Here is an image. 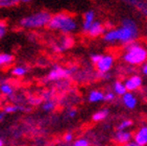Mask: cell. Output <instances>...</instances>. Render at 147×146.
I'll return each mask as SVG.
<instances>
[{"instance_id":"obj_7","label":"cell","mask_w":147,"mask_h":146,"mask_svg":"<svg viewBox=\"0 0 147 146\" xmlns=\"http://www.w3.org/2000/svg\"><path fill=\"white\" fill-rule=\"evenodd\" d=\"M74 45V39L69 34H64L61 38L59 43H53L51 45L52 50L55 52H63L65 50H68L71 47H73Z\"/></svg>"},{"instance_id":"obj_14","label":"cell","mask_w":147,"mask_h":146,"mask_svg":"<svg viewBox=\"0 0 147 146\" xmlns=\"http://www.w3.org/2000/svg\"><path fill=\"white\" fill-rule=\"evenodd\" d=\"M27 72H28V69L22 65L14 66L11 70V74L13 76H16V77H24L27 74Z\"/></svg>"},{"instance_id":"obj_38","label":"cell","mask_w":147,"mask_h":146,"mask_svg":"<svg viewBox=\"0 0 147 146\" xmlns=\"http://www.w3.org/2000/svg\"><path fill=\"white\" fill-rule=\"evenodd\" d=\"M119 146H122V145H119Z\"/></svg>"},{"instance_id":"obj_27","label":"cell","mask_w":147,"mask_h":146,"mask_svg":"<svg viewBox=\"0 0 147 146\" xmlns=\"http://www.w3.org/2000/svg\"><path fill=\"white\" fill-rule=\"evenodd\" d=\"M120 1H122L123 3L127 4V5H130L133 6V7H135V9H137L142 0H120Z\"/></svg>"},{"instance_id":"obj_21","label":"cell","mask_w":147,"mask_h":146,"mask_svg":"<svg viewBox=\"0 0 147 146\" xmlns=\"http://www.w3.org/2000/svg\"><path fill=\"white\" fill-rule=\"evenodd\" d=\"M57 107V102L54 100H47V101H44L42 104V109L43 111H45V112H52L54 111Z\"/></svg>"},{"instance_id":"obj_24","label":"cell","mask_w":147,"mask_h":146,"mask_svg":"<svg viewBox=\"0 0 147 146\" xmlns=\"http://www.w3.org/2000/svg\"><path fill=\"white\" fill-rule=\"evenodd\" d=\"M7 32V24L5 21L0 20V40L3 39Z\"/></svg>"},{"instance_id":"obj_4","label":"cell","mask_w":147,"mask_h":146,"mask_svg":"<svg viewBox=\"0 0 147 146\" xmlns=\"http://www.w3.org/2000/svg\"><path fill=\"white\" fill-rule=\"evenodd\" d=\"M146 48L136 42H133L125 46V52L123 54V61L128 65L140 66L146 63Z\"/></svg>"},{"instance_id":"obj_32","label":"cell","mask_w":147,"mask_h":146,"mask_svg":"<svg viewBox=\"0 0 147 146\" xmlns=\"http://www.w3.org/2000/svg\"><path fill=\"white\" fill-rule=\"evenodd\" d=\"M138 132H140V134H141V135L143 136V137H144L145 139H146V140H147V126H143V127H141V128L139 129Z\"/></svg>"},{"instance_id":"obj_29","label":"cell","mask_w":147,"mask_h":146,"mask_svg":"<svg viewBox=\"0 0 147 146\" xmlns=\"http://www.w3.org/2000/svg\"><path fill=\"white\" fill-rule=\"evenodd\" d=\"M102 57V54H98V53H95V54H92V55L90 56V59L91 62H92V64L93 65H96L97 63L101 59Z\"/></svg>"},{"instance_id":"obj_30","label":"cell","mask_w":147,"mask_h":146,"mask_svg":"<svg viewBox=\"0 0 147 146\" xmlns=\"http://www.w3.org/2000/svg\"><path fill=\"white\" fill-rule=\"evenodd\" d=\"M77 114V111L76 109H69L67 111V116H68L69 118H74Z\"/></svg>"},{"instance_id":"obj_6","label":"cell","mask_w":147,"mask_h":146,"mask_svg":"<svg viewBox=\"0 0 147 146\" xmlns=\"http://www.w3.org/2000/svg\"><path fill=\"white\" fill-rule=\"evenodd\" d=\"M114 66V56L112 54H102L101 59L95 65L97 73L99 75L105 76L108 74L109 71L113 68Z\"/></svg>"},{"instance_id":"obj_9","label":"cell","mask_w":147,"mask_h":146,"mask_svg":"<svg viewBox=\"0 0 147 146\" xmlns=\"http://www.w3.org/2000/svg\"><path fill=\"white\" fill-rule=\"evenodd\" d=\"M95 17H96V14H95V11H92V9H89L84 14V20H82V31L85 32V34H88L89 29L91 28L92 24H93L96 20H95Z\"/></svg>"},{"instance_id":"obj_37","label":"cell","mask_w":147,"mask_h":146,"mask_svg":"<svg viewBox=\"0 0 147 146\" xmlns=\"http://www.w3.org/2000/svg\"><path fill=\"white\" fill-rule=\"evenodd\" d=\"M0 146H4V142H3V140L0 138Z\"/></svg>"},{"instance_id":"obj_19","label":"cell","mask_w":147,"mask_h":146,"mask_svg":"<svg viewBox=\"0 0 147 146\" xmlns=\"http://www.w3.org/2000/svg\"><path fill=\"white\" fill-rule=\"evenodd\" d=\"M19 111H26V109L24 107L18 105V104H7L3 109V112L5 114H13V113L19 112Z\"/></svg>"},{"instance_id":"obj_31","label":"cell","mask_w":147,"mask_h":146,"mask_svg":"<svg viewBox=\"0 0 147 146\" xmlns=\"http://www.w3.org/2000/svg\"><path fill=\"white\" fill-rule=\"evenodd\" d=\"M72 140H73V135H72L71 132H67V134L64 136V141H65V142H67V143L71 142Z\"/></svg>"},{"instance_id":"obj_10","label":"cell","mask_w":147,"mask_h":146,"mask_svg":"<svg viewBox=\"0 0 147 146\" xmlns=\"http://www.w3.org/2000/svg\"><path fill=\"white\" fill-rule=\"evenodd\" d=\"M105 31H107L105 26L103 25L100 21H95V22L92 24V26H91V28L89 29L87 34H88L90 38H98V36H102V34H105Z\"/></svg>"},{"instance_id":"obj_34","label":"cell","mask_w":147,"mask_h":146,"mask_svg":"<svg viewBox=\"0 0 147 146\" xmlns=\"http://www.w3.org/2000/svg\"><path fill=\"white\" fill-rule=\"evenodd\" d=\"M124 146H141V145H139V144L136 143V142H128V143Z\"/></svg>"},{"instance_id":"obj_20","label":"cell","mask_w":147,"mask_h":146,"mask_svg":"<svg viewBox=\"0 0 147 146\" xmlns=\"http://www.w3.org/2000/svg\"><path fill=\"white\" fill-rule=\"evenodd\" d=\"M19 3V0H0V9H11Z\"/></svg>"},{"instance_id":"obj_8","label":"cell","mask_w":147,"mask_h":146,"mask_svg":"<svg viewBox=\"0 0 147 146\" xmlns=\"http://www.w3.org/2000/svg\"><path fill=\"white\" fill-rule=\"evenodd\" d=\"M124 84L126 87L127 92H133V91L138 90V89H140L142 87L143 79H142V77L140 75H133L125 80Z\"/></svg>"},{"instance_id":"obj_25","label":"cell","mask_w":147,"mask_h":146,"mask_svg":"<svg viewBox=\"0 0 147 146\" xmlns=\"http://www.w3.org/2000/svg\"><path fill=\"white\" fill-rule=\"evenodd\" d=\"M27 101H28V103L31 104V105H40V104L42 103L43 99L41 98V96H40V97H37V96H30V97H28Z\"/></svg>"},{"instance_id":"obj_16","label":"cell","mask_w":147,"mask_h":146,"mask_svg":"<svg viewBox=\"0 0 147 146\" xmlns=\"http://www.w3.org/2000/svg\"><path fill=\"white\" fill-rule=\"evenodd\" d=\"M15 61V57L11 53H3L0 52V67L11 66Z\"/></svg>"},{"instance_id":"obj_5","label":"cell","mask_w":147,"mask_h":146,"mask_svg":"<svg viewBox=\"0 0 147 146\" xmlns=\"http://www.w3.org/2000/svg\"><path fill=\"white\" fill-rule=\"evenodd\" d=\"M77 69L75 67L72 68H64L59 65H54L51 68L49 73L44 77V82H61V80H65L69 79L70 76H72L74 73L76 72Z\"/></svg>"},{"instance_id":"obj_13","label":"cell","mask_w":147,"mask_h":146,"mask_svg":"<svg viewBox=\"0 0 147 146\" xmlns=\"http://www.w3.org/2000/svg\"><path fill=\"white\" fill-rule=\"evenodd\" d=\"M88 100L90 101V102H92V103L105 101V93L100 90H92L89 93Z\"/></svg>"},{"instance_id":"obj_23","label":"cell","mask_w":147,"mask_h":146,"mask_svg":"<svg viewBox=\"0 0 147 146\" xmlns=\"http://www.w3.org/2000/svg\"><path fill=\"white\" fill-rule=\"evenodd\" d=\"M134 140H135L136 143H138L139 145H141V146H144L147 144V140L139 132L134 134Z\"/></svg>"},{"instance_id":"obj_15","label":"cell","mask_w":147,"mask_h":146,"mask_svg":"<svg viewBox=\"0 0 147 146\" xmlns=\"http://www.w3.org/2000/svg\"><path fill=\"white\" fill-rule=\"evenodd\" d=\"M14 87L11 86L9 82H2L0 84V93L4 96H7V97H11L14 95Z\"/></svg>"},{"instance_id":"obj_2","label":"cell","mask_w":147,"mask_h":146,"mask_svg":"<svg viewBox=\"0 0 147 146\" xmlns=\"http://www.w3.org/2000/svg\"><path fill=\"white\" fill-rule=\"evenodd\" d=\"M48 28L51 30L61 31L63 34H70L78 28L76 18L68 13H57L52 15Z\"/></svg>"},{"instance_id":"obj_35","label":"cell","mask_w":147,"mask_h":146,"mask_svg":"<svg viewBox=\"0 0 147 146\" xmlns=\"http://www.w3.org/2000/svg\"><path fill=\"white\" fill-rule=\"evenodd\" d=\"M4 116H5V113L4 112H0V121H2L4 119Z\"/></svg>"},{"instance_id":"obj_11","label":"cell","mask_w":147,"mask_h":146,"mask_svg":"<svg viewBox=\"0 0 147 146\" xmlns=\"http://www.w3.org/2000/svg\"><path fill=\"white\" fill-rule=\"evenodd\" d=\"M134 137V135L129 132H124V130H121V132H116V134L114 135L113 141L118 145L124 146L130 141V139Z\"/></svg>"},{"instance_id":"obj_3","label":"cell","mask_w":147,"mask_h":146,"mask_svg":"<svg viewBox=\"0 0 147 146\" xmlns=\"http://www.w3.org/2000/svg\"><path fill=\"white\" fill-rule=\"evenodd\" d=\"M52 15L47 11H40L20 19L19 26L24 29H39L48 27Z\"/></svg>"},{"instance_id":"obj_18","label":"cell","mask_w":147,"mask_h":146,"mask_svg":"<svg viewBox=\"0 0 147 146\" xmlns=\"http://www.w3.org/2000/svg\"><path fill=\"white\" fill-rule=\"evenodd\" d=\"M113 92L118 96H123L125 93L127 92L126 87H125L124 82H120V80H116L113 84Z\"/></svg>"},{"instance_id":"obj_26","label":"cell","mask_w":147,"mask_h":146,"mask_svg":"<svg viewBox=\"0 0 147 146\" xmlns=\"http://www.w3.org/2000/svg\"><path fill=\"white\" fill-rule=\"evenodd\" d=\"M72 146H90V142H89L88 139L82 138V139H77Z\"/></svg>"},{"instance_id":"obj_33","label":"cell","mask_w":147,"mask_h":146,"mask_svg":"<svg viewBox=\"0 0 147 146\" xmlns=\"http://www.w3.org/2000/svg\"><path fill=\"white\" fill-rule=\"evenodd\" d=\"M142 73L147 75V63H144V64L142 65Z\"/></svg>"},{"instance_id":"obj_28","label":"cell","mask_w":147,"mask_h":146,"mask_svg":"<svg viewBox=\"0 0 147 146\" xmlns=\"http://www.w3.org/2000/svg\"><path fill=\"white\" fill-rule=\"evenodd\" d=\"M115 97H116V94L112 91H109V92L105 93V101L107 102H112V101L115 100Z\"/></svg>"},{"instance_id":"obj_36","label":"cell","mask_w":147,"mask_h":146,"mask_svg":"<svg viewBox=\"0 0 147 146\" xmlns=\"http://www.w3.org/2000/svg\"><path fill=\"white\" fill-rule=\"evenodd\" d=\"M20 1V3H29V2H31L32 0H19Z\"/></svg>"},{"instance_id":"obj_12","label":"cell","mask_w":147,"mask_h":146,"mask_svg":"<svg viewBox=\"0 0 147 146\" xmlns=\"http://www.w3.org/2000/svg\"><path fill=\"white\" fill-rule=\"evenodd\" d=\"M122 102L127 109L133 110L136 107L137 103H138V100H137V97L134 95L131 92H126L124 95L122 96Z\"/></svg>"},{"instance_id":"obj_1","label":"cell","mask_w":147,"mask_h":146,"mask_svg":"<svg viewBox=\"0 0 147 146\" xmlns=\"http://www.w3.org/2000/svg\"><path fill=\"white\" fill-rule=\"evenodd\" d=\"M139 34L138 25L135 20L125 18L122 20V25L118 28H113L105 31L103 40L108 43H121L125 46L135 42Z\"/></svg>"},{"instance_id":"obj_17","label":"cell","mask_w":147,"mask_h":146,"mask_svg":"<svg viewBox=\"0 0 147 146\" xmlns=\"http://www.w3.org/2000/svg\"><path fill=\"white\" fill-rule=\"evenodd\" d=\"M109 114H110V111L108 109H102L97 111L93 116H92V120L94 122H100V121H103L108 118Z\"/></svg>"},{"instance_id":"obj_22","label":"cell","mask_w":147,"mask_h":146,"mask_svg":"<svg viewBox=\"0 0 147 146\" xmlns=\"http://www.w3.org/2000/svg\"><path fill=\"white\" fill-rule=\"evenodd\" d=\"M131 125H133V121L130 120V119H125V120H123L117 125L116 130L117 132H121V130H124L125 128H128Z\"/></svg>"}]
</instances>
